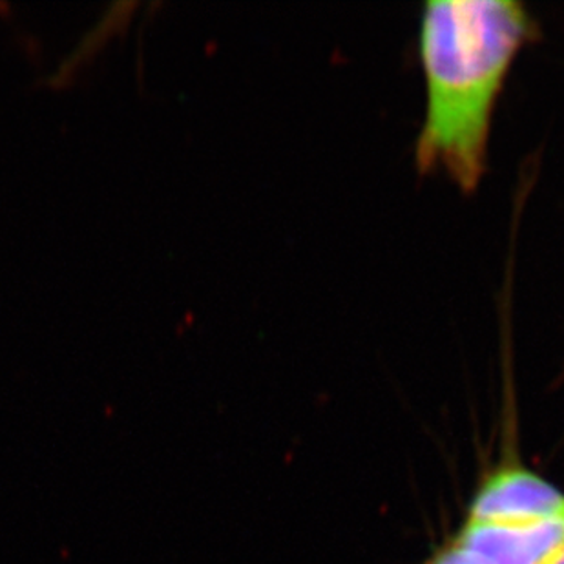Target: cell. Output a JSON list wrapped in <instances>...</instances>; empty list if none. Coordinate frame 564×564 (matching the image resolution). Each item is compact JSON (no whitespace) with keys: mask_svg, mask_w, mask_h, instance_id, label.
<instances>
[{"mask_svg":"<svg viewBox=\"0 0 564 564\" xmlns=\"http://www.w3.org/2000/svg\"><path fill=\"white\" fill-rule=\"evenodd\" d=\"M538 32V21L519 0H427L419 32L426 79V112L415 143L422 174L444 171L464 192L479 187L506 75Z\"/></svg>","mask_w":564,"mask_h":564,"instance_id":"1","label":"cell"},{"mask_svg":"<svg viewBox=\"0 0 564 564\" xmlns=\"http://www.w3.org/2000/svg\"><path fill=\"white\" fill-rule=\"evenodd\" d=\"M564 517V496L524 468H505L475 496L468 521L527 524Z\"/></svg>","mask_w":564,"mask_h":564,"instance_id":"2","label":"cell"},{"mask_svg":"<svg viewBox=\"0 0 564 564\" xmlns=\"http://www.w3.org/2000/svg\"><path fill=\"white\" fill-rule=\"evenodd\" d=\"M455 544L480 564H550L564 549V517L527 524L468 521Z\"/></svg>","mask_w":564,"mask_h":564,"instance_id":"3","label":"cell"},{"mask_svg":"<svg viewBox=\"0 0 564 564\" xmlns=\"http://www.w3.org/2000/svg\"><path fill=\"white\" fill-rule=\"evenodd\" d=\"M432 564H480L474 555L468 554L466 550L460 549L458 544H453L452 549L444 550L437 560Z\"/></svg>","mask_w":564,"mask_h":564,"instance_id":"4","label":"cell"},{"mask_svg":"<svg viewBox=\"0 0 564 564\" xmlns=\"http://www.w3.org/2000/svg\"><path fill=\"white\" fill-rule=\"evenodd\" d=\"M550 564H564V549L561 550L560 554L555 555Z\"/></svg>","mask_w":564,"mask_h":564,"instance_id":"5","label":"cell"}]
</instances>
